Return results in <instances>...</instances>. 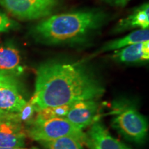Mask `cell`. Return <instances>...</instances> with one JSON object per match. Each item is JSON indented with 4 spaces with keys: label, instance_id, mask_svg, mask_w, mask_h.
<instances>
[{
    "label": "cell",
    "instance_id": "obj_1",
    "mask_svg": "<svg viewBox=\"0 0 149 149\" xmlns=\"http://www.w3.org/2000/svg\"><path fill=\"white\" fill-rule=\"evenodd\" d=\"M104 92L102 83L81 65L50 61L37 69L35 92L30 101L37 112L81 100H96Z\"/></svg>",
    "mask_w": 149,
    "mask_h": 149
},
{
    "label": "cell",
    "instance_id": "obj_2",
    "mask_svg": "<svg viewBox=\"0 0 149 149\" xmlns=\"http://www.w3.org/2000/svg\"><path fill=\"white\" fill-rule=\"evenodd\" d=\"M106 15L97 10H83L48 16L31 31L37 42L47 45L80 42L102 26Z\"/></svg>",
    "mask_w": 149,
    "mask_h": 149
},
{
    "label": "cell",
    "instance_id": "obj_3",
    "mask_svg": "<svg viewBox=\"0 0 149 149\" xmlns=\"http://www.w3.org/2000/svg\"><path fill=\"white\" fill-rule=\"evenodd\" d=\"M27 134L35 141H48L63 137H70L85 142L86 134L65 117H54L48 120H33L30 123Z\"/></svg>",
    "mask_w": 149,
    "mask_h": 149
},
{
    "label": "cell",
    "instance_id": "obj_4",
    "mask_svg": "<svg viewBox=\"0 0 149 149\" xmlns=\"http://www.w3.org/2000/svg\"><path fill=\"white\" fill-rule=\"evenodd\" d=\"M58 4V0H0V6L20 20L46 18Z\"/></svg>",
    "mask_w": 149,
    "mask_h": 149
},
{
    "label": "cell",
    "instance_id": "obj_5",
    "mask_svg": "<svg viewBox=\"0 0 149 149\" xmlns=\"http://www.w3.org/2000/svg\"><path fill=\"white\" fill-rule=\"evenodd\" d=\"M113 124L118 131L130 140L141 143L146 138L148 123L146 118L133 108H126L121 111Z\"/></svg>",
    "mask_w": 149,
    "mask_h": 149
},
{
    "label": "cell",
    "instance_id": "obj_6",
    "mask_svg": "<svg viewBox=\"0 0 149 149\" xmlns=\"http://www.w3.org/2000/svg\"><path fill=\"white\" fill-rule=\"evenodd\" d=\"M26 133L13 114L0 120V148H22Z\"/></svg>",
    "mask_w": 149,
    "mask_h": 149
},
{
    "label": "cell",
    "instance_id": "obj_7",
    "mask_svg": "<svg viewBox=\"0 0 149 149\" xmlns=\"http://www.w3.org/2000/svg\"><path fill=\"white\" fill-rule=\"evenodd\" d=\"M98 104L96 100H81L72 104L65 118L79 129L96 122Z\"/></svg>",
    "mask_w": 149,
    "mask_h": 149
},
{
    "label": "cell",
    "instance_id": "obj_8",
    "mask_svg": "<svg viewBox=\"0 0 149 149\" xmlns=\"http://www.w3.org/2000/svg\"><path fill=\"white\" fill-rule=\"evenodd\" d=\"M26 102L19 92L14 77L0 83V111L15 114L20 112Z\"/></svg>",
    "mask_w": 149,
    "mask_h": 149
},
{
    "label": "cell",
    "instance_id": "obj_9",
    "mask_svg": "<svg viewBox=\"0 0 149 149\" xmlns=\"http://www.w3.org/2000/svg\"><path fill=\"white\" fill-rule=\"evenodd\" d=\"M91 125L84 142L90 149H130L113 137L101 123L95 122Z\"/></svg>",
    "mask_w": 149,
    "mask_h": 149
},
{
    "label": "cell",
    "instance_id": "obj_10",
    "mask_svg": "<svg viewBox=\"0 0 149 149\" xmlns=\"http://www.w3.org/2000/svg\"><path fill=\"white\" fill-rule=\"evenodd\" d=\"M22 57L19 50L12 43H0V72L15 77L24 72Z\"/></svg>",
    "mask_w": 149,
    "mask_h": 149
},
{
    "label": "cell",
    "instance_id": "obj_11",
    "mask_svg": "<svg viewBox=\"0 0 149 149\" xmlns=\"http://www.w3.org/2000/svg\"><path fill=\"white\" fill-rule=\"evenodd\" d=\"M113 58L123 63L148 61L149 59V41L131 44L115 51Z\"/></svg>",
    "mask_w": 149,
    "mask_h": 149
},
{
    "label": "cell",
    "instance_id": "obj_12",
    "mask_svg": "<svg viewBox=\"0 0 149 149\" xmlns=\"http://www.w3.org/2000/svg\"><path fill=\"white\" fill-rule=\"evenodd\" d=\"M132 29H149V6L148 3L136 8L126 18L122 19L115 26V32H122Z\"/></svg>",
    "mask_w": 149,
    "mask_h": 149
},
{
    "label": "cell",
    "instance_id": "obj_13",
    "mask_svg": "<svg viewBox=\"0 0 149 149\" xmlns=\"http://www.w3.org/2000/svg\"><path fill=\"white\" fill-rule=\"evenodd\" d=\"M145 41H149V29H137L124 37L111 41L106 44L100 50L99 53L117 51L131 44H137V43L143 42Z\"/></svg>",
    "mask_w": 149,
    "mask_h": 149
},
{
    "label": "cell",
    "instance_id": "obj_14",
    "mask_svg": "<svg viewBox=\"0 0 149 149\" xmlns=\"http://www.w3.org/2000/svg\"><path fill=\"white\" fill-rule=\"evenodd\" d=\"M40 142L46 149H84L79 140L70 137H63L48 141Z\"/></svg>",
    "mask_w": 149,
    "mask_h": 149
},
{
    "label": "cell",
    "instance_id": "obj_15",
    "mask_svg": "<svg viewBox=\"0 0 149 149\" xmlns=\"http://www.w3.org/2000/svg\"><path fill=\"white\" fill-rule=\"evenodd\" d=\"M70 105H63L59 107H47L37 111V115L34 120L44 121L48 120L54 117H65L68 111H69Z\"/></svg>",
    "mask_w": 149,
    "mask_h": 149
},
{
    "label": "cell",
    "instance_id": "obj_16",
    "mask_svg": "<svg viewBox=\"0 0 149 149\" xmlns=\"http://www.w3.org/2000/svg\"><path fill=\"white\" fill-rule=\"evenodd\" d=\"M36 109L32 102L31 101L26 102L20 112L13 114V117L19 123L25 122L30 124L32 122V118Z\"/></svg>",
    "mask_w": 149,
    "mask_h": 149
},
{
    "label": "cell",
    "instance_id": "obj_17",
    "mask_svg": "<svg viewBox=\"0 0 149 149\" xmlns=\"http://www.w3.org/2000/svg\"><path fill=\"white\" fill-rule=\"evenodd\" d=\"M18 26L17 23L0 11V33L8 32L17 29Z\"/></svg>",
    "mask_w": 149,
    "mask_h": 149
},
{
    "label": "cell",
    "instance_id": "obj_18",
    "mask_svg": "<svg viewBox=\"0 0 149 149\" xmlns=\"http://www.w3.org/2000/svg\"><path fill=\"white\" fill-rule=\"evenodd\" d=\"M110 5L116 7H124L130 0H102Z\"/></svg>",
    "mask_w": 149,
    "mask_h": 149
},
{
    "label": "cell",
    "instance_id": "obj_19",
    "mask_svg": "<svg viewBox=\"0 0 149 149\" xmlns=\"http://www.w3.org/2000/svg\"><path fill=\"white\" fill-rule=\"evenodd\" d=\"M12 77H13L6 75V74H3L2 72H0V83L2 82V81H5V80H7V79H10V78H12Z\"/></svg>",
    "mask_w": 149,
    "mask_h": 149
},
{
    "label": "cell",
    "instance_id": "obj_20",
    "mask_svg": "<svg viewBox=\"0 0 149 149\" xmlns=\"http://www.w3.org/2000/svg\"><path fill=\"white\" fill-rule=\"evenodd\" d=\"M10 114H8V113H5V112H3L1 111H0V120L2 118H4V117L8 116V115Z\"/></svg>",
    "mask_w": 149,
    "mask_h": 149
},
{
    "label": "cell",
    "instance_id": "obj_21",
    "mask_svg": "<svg viewBox=\"0 0 149 149\" xmlns=\"http://www.w3.org/2000/svg\"><path fill=\"white\" fill-rule=\"evenodd\" d=\"M0 149H25L23 148H0Z\"/></svg>",
    "mask_w": 149,
    "mask_h": 149
},
{
    "label": "cell",
    "instance_id": "obj_22",
    "mask_svg": "<svg viewBox=\"0 0 149 149\" xmlns=\"http://www.w3.org/2000/svg\"><path fill=\"white\" fill-rule=\"evenodd\" d=\"M31 149H39V148H36V147H33V148H31Z\"/></svg>",
    "mask_w": 149,
    "mask_h": 149
}]
</instances>
